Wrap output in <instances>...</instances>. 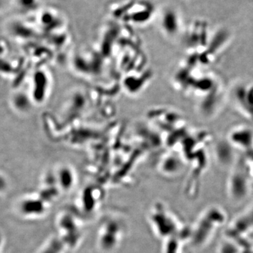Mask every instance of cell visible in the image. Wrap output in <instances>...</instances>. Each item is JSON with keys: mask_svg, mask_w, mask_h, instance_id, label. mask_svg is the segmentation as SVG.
Here are the masks:
<instances>
[{"mask_svg": "<svg viewBox=\"0 0 253 253\" xmlns=\"http://www.w3.org/2000/svg\"><path fill=\"white\" fill-rule=\"evenodd\" d=\"M20 211L26 216H39L46 211L45 204L41 199L28 198L21 201Z\"/></svg>", "mask_w": 253, "mask_h": 253, "instance_id": "cell-1", "label": "cell"}, {"mask_svg": "<svg viewBox=\"0 0 253 253\" xmlns=\"http://www.w3.org/2000/svg\"><path fill=\"white\" fill-rule=\"evenodd\" d=\"M12 2L18 11L30 14L41 11L42 0H12Z\"/></svg>", "mask_w": 253, "mask_h": 253, "instance_id": "cell-2", "label": "cell"}, {"mask_svg": "<svg viewBox=\"0 0 253 253\" xmlns=\"http://www.w3.org/2000/svg\"><path fill=\"white\" fill-rule=\"evenodd\" d=\"M73 175L69 168H63L58 174V181L60 186L64 190H69L73 186Z\"/></svg>", "mask_w": 253, "mask_h": 253, "instance_id": "cell-3", "label": "cell"}, {"mask_svg": "<svg viewBox=\"0 0 253 253\" xmlns=\"http://www.w3.org/2000/svg\"><path fill=\"white\" fill-rule=\"evenodd\" d=\"M5 4H6V0H0V11L4 9Z\"/></svg>", "mask_w": 253, "mask_h": 253, "instance_id": "cell-4", "label": "cell"}]
</instances>
